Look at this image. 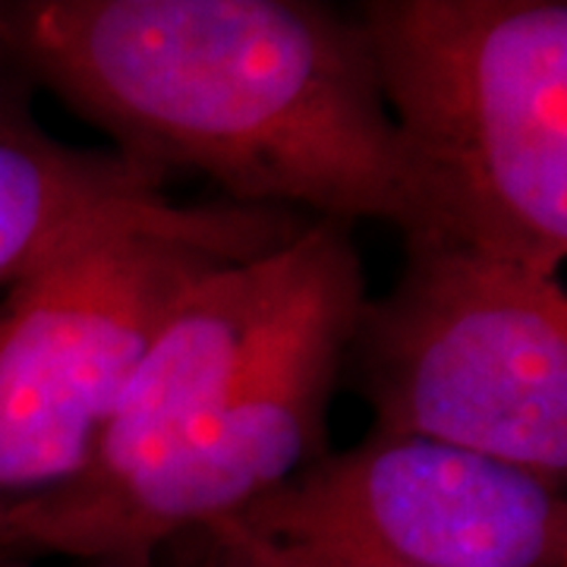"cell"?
<instances>
[{"instance_id": "1", "label": "cell", "mask_w": 567, "mask_h": 567, "mask_svg": "<svg viewBox=\"0 0 567 567\" xmlns=\"http://www.w3.org/2000/svg\"><path fill=\"white\" fill-rule=\"evenodd\" d=\"M0 44L164 177L189 167L234 205L470 244L391 121L353 13L300 0H29L0 7Z\"/></svg>"}, {"instance_id": "2", "label": "cell", "mask_w": 567, "mask_h": 567, "mask_svg": "<svg viewBox=\"0 0 567 567\" xmlns=\"http://www.w3.org/2000/svg\"><path fill=\"white\" fill-rule=\"evenodd\" d=\"M388 114L470 244L555 275L567 252L565 0L357 7Z\"/></svg>"}, {"instance_id": "3", "label": "cell", "mask_w": 567, "mask_h": 567, "mask_svg": "<svg viewBox=\"0 0 567 567\" xmlns=\"http://www.w3.org/2000/svg\"><path fill=\"white\" fill-rule=\"evenodd\" d=\"M404 271L350 324L341 375L372 432L413 435L567 483V293L486 249L406 240Z\"/></svg>"}, {"instance_id": "4", "label": "cell", "mask_w": 567, "mask_h": 567, "mask_svg": "<svg viewBox=\"0 0 567 567\" xmlns=\"http://www.w3.org/2000/svg\"><path fill=\"white\" fill-rule=\"evenodd\" d=\"M221 265L177 237L76 246L0 300V529L92 464L145 350Z\"/></svg>"}, {"instance_id": "5", "label": "cell", "mask_w": 567, "mask_h": 567, "mask_svg": "<svg viewBox=\"0 0 567 567\" xmlns=\"http://www.w3.org/2000/svg\"><path fill=\"white\" fill-rule=\"evenodd\" d=\"M215 527L398 567H567L565 486L413 435L369 432Z\"/></svg>"}, {"instance_id": "6", "label": "cell", "mask_w": 567, "mask_h": 567, "mask_svg": "<svg viewBox=\"0 0 567 567\" xmlns=\"http://www.w3.org/2000/svg\"><path fill=\"white\" fill-rule=\"evenodd\" d=\"M363 300L350 230L334 224L293 319L244 385L142 486L82 527L61 558L145 567L171 539L237 517L319 461L347 334Z\"/></svg>"}, {"instance_id": "7", "label": "cell", "mask_w": 567, "mask_h": 567, "mask_svg": "<svg viewBox=\"0 0 567 567\" xmlns=\"http://www.w3.org/2000/svg\"><path fill=\"white\" fill-rule=\"evenodd\" d=\"M334 224L312 221L290 246L221 265L193 287L123 388L92 464L0 529V551L25 561L61 555L208 423L293 319Z\"/></svg>"}, {"instance_id": "8", "label": "cell", "mask_w": 567, "mask_h": 567, "mask_svg": "<svg viewBox=\"0 0 567 567\" xmlns=\"http://www.w3.org/2000/svg\"><path fill=\"white\" fill-rule=\"evenodd\" d=\"M164 174L102 148L51 140L20 99L0 95V287L76 246L123 230L177 237L252 262L303 237L300 212L262 205H171Z\"/></svg>"}, {"instance_id": "9", "label": "cell", "mask_w": 567, "mask_h": 567, "mask_svg": "<svg viewBox=\"0 0 567 567\" xmlns=\"http://www.w3.org/2000/svg\"><path fill=\"white\" fill-rule=\"evenodd\" d=\"M203 536L237 548L256 567H398L363 551H353V548L322 546V543H265V539L240 536L224 527L205 529Z\"/></svg>"}, {"instance_id": "10", "label": "cell", "mask_w": 567, "mask_h": 567, "mask_svg": "<svg viewBox=\"0 0 567 567\" xmlns=\"http://www.w3.org/2000/svg\"><path fill=\"white\" fill-rule=\"evenodd\" d=\"M205 539H208V536H205ZM208 543H212V551H215V558L208 561V567H256L246 555H240L237 548L215 543V539H208Z\"/></svg>"}, {"instance_id": "11", "label": "cell", "mask_w": 567, "mask_h": 567, "mask_svg": "<svg viewBox=\"0 0 567 567\" xmlns=\"http://www.w3.org/2000/svg\"><path fill=\"white\" fill-rule=\"evenodd\" d=\"M0 567H29V561H25V558H13V555H3V551H0Z\"/></svg>"}]
</instances>
